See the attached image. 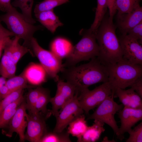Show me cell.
I'll use <instances>...</instances> for the list:
<instances>
[{
  "label": "cell",
  "instance_id": "cell-3",
  "mask_svg": "<svg viewBox=\"0 0 142 142\" xmlns=\"http://www.w3.org/2000/svg\"><path fill=\"white\" fill-rule=\"evenodd\" d=\"M79 33L82 36V38L73 46L65 62L62 64L63 68L75 66L81 61L89 60L99 55V48L96 42V32L82 30Z\"/></svg>",
  "mask_w": 142,
  "mask_h": 142
},
{
  "label": "cell",
  "instance_id": "cell-30",
  "mask_svg": "<svg viewBox=\"0 0 142 142\" xmlns=\"http://www.w3.org/2000/svg\"><path fill=\"white\" fill-rule=\"evenodd\" d=\"M69 134L64 131L60 132L53 131L47 132L42 137L40 142H71Z\"/></svg>",
  "mask_w": 142,
  "mask_h": 142
},
{
  "label": "cell",
  "instance_id": "cell-36",
  "mask_svg": "<svg viewBox=\"0 0 142 142\" xmlns=\"http://www.w3.org/2000/svg\"><path fill=\"white\" fill-rule=\"evenodd\" d=\"M126 34L142 43V22L129 30Z\"/></svg>",
  "mask_w": 142,
  "mask_h": 142
},
{
  "label": "cell",
  "instance_id": "cell-9",
  "mask_svg": "<svg viewBox=\"0 0 142 142\" xmlns=\"http://www.w3.org/2000/svg\"><path fill=\"white\" fill-rule=\"evenodd\" d=\"M79 93L76 91L73 97L60 109L55 116L56 124L53 131L60 132L64 131L69 124L84 111L80 106L78 99Z\"/></svg>",
  "mask_w": 142,
  "mask_h": 142
},
{
  "label": "cell",
  "instance_id": "cell-39",
  "mask_svg": "<svg viewBox=\"0 0 142 142\" xmlns=\"http://www.w3.org/2000/svg\"><path fill=\"white\" fill-rule=\"evenodd\" d=\"M12 40L9 36H0V59L3 50Z\"/></svg>",
  "mask_w": 142,
  "mask_h": 142
},
{
  "label": "cell",
  "instance_id": "cell-5",
  "mask_svg": "<svg viewBox=\"0 0 142 142\" xmlns=\"http://www.w3.org/2000/svg\"><path fill=\"white\" fill-rule=\"evenodd\" d=\"M0 21L6 25L7 28L14 34L24 40L23 45L29 48L32 38L37 31L43 30L44 27L34 25L26 21L22 14L15 7L11 11L0 16Z\"/></svg>",
  "mask_w": 142,
  "mask_h": 142
},
{
  "label": "cell",
  "instance_id": "cell-24",
  "mask_svg": "<svg viewBox=\"0 0 142 142\" xmlns=\"http://www.w3.org/2000/svg\"><path fill=\"white\" fill-rule=\"evenodd\" d=\"M16 65L10 58L3 54L0 63V74L7 79L15 75Z\"/></svg>",
  "mask_w": 142,
  "mask_h": 142
},
{
  "label": "cell",
  "instance_id": "cell-4",
  "mask_svg": "<svg viewBox=\"0 0 142 142\" xmlns=\"http://www.w3.org/2000/svg\"><path fill=\"white\" fill-rule=\"evenodd\" d=\"M108 81L114 89H125L130 87L138 78L142 77V65L132 64L123 60L107 66Z\"/></svg>",
  "mask_w": 142,
  "mask_h": 142
},
{
  "label": "cell",
  "instance_id": "cell-33",
  "mask_svg": "<svg viewBox=\"0 0 142 142\" xmlns=\"http://www.w3.org/2000/svg\"><path fill=\"white\" fill-rule=\"evenodd\" d=\"M68 102L63 96L56 92L55 96L51 98L50 100V102L52 105V109L50 110L51 114L55 117L58 112V110Z\"/></svg>",
  "mask_w": 142,
  "mask_h": 142
},
{
  "label": "cell",
  "instance_id": "cell-41",
  "mask_svg": "<svg viewBox=\"0 0 142 142\" xmlns=\"http://www.w3.org/2000/svg\"><path fill=\"white\" fill-rule=\"evenodd\" d=\"M11 93L8 87L5 84L0 88V101L6 97Z\"/></svg>",
  "mask_w": 142,
  "mask_h": 142
},
{
  "label": "cell",
  "instance_id": "cell-21",
  "mask_svg": "<svg viewBox=\"0 0 142 142\" xmlns=\"http://www.w3.org/2000/svg\"><path fill=\"white\" fill-rule=\"evenodd\" d=\"M25 100L23 95L8 105L0 114V128L7 127L18 106Z\"/></svg>",
  "mask_w": 142,
  "mask_h": 142
},
{
  "label": "cell",
  "instance_id": "cell-26",
  "mask_svg": "<svg viewBox=\"0 0 142 142\" xmlns=\"http://www.w3.org/2000/svg\"><path fill=\"white\" fill-rule=\"evenodd\" d=\"M141 0H115L114 8L118 16L129 13L139 6Z\"/></svg>",
  "mask_w": 142,
  "mask_h": 142
},
{
  "label": "cell",
  "instance_id": "cell-7",
  "mask_svg": "<svg viewBox=\"0 0 142 142\" xmlns=\"http://www.w3.org/2000/svg\"><path fill=\"white\" fill-rule=\"evenodd\" d=\"M114 89L108 81L103 83L92 90L88 88L79 92L78 99L79 104L86 114L98 106L112 93Z\"/></svg>",
  "mask_w": 142,
  "mask_h": 142
},
{
  "label": "cell",
  "instance_id": "cell-42",
  "mask_svg": "<svg viewBox=\"0 0 142 142\" xmlns=\"http://www.w3.org/2000/svg\"><path fill=\"white\" fill-rule=\"evenodd\" d=\"M1 22L0 21V36H14V34L12 32L3 26Z\"/></svg>",
  "mask_w": 142,
  "mask_h": 142
},
{
  "label": "cell",
  "instance_id": "cell-31",
  "mask_svg": "<svg viewBox=\"0 0 142 142\" xmlns=\"http://www.w3.org/2000/svg\"><path fill=\"white\" fill-rule=\"evenodd\" d=\"M69 1V0H44L36 5L34 13L54 9L55 7L67 3Z\"/></svg>",
  "mask_w": 142,
  "mask_h": 142
},
{
  "label": "cell",
  "instance_id": "cell-23",
  "mask_svg": "<svg viewBox=\"0 0 142 142\" xmlns=\"http://www.w3.org/2000/svg\"><path fill=\"white\" fill-rule=\"evenodd\" d=\"M108 8L107 0H97L94 21L89 29L87 30L91 32H96L104 18Z\"/></svg>",
  "mask_w": 142,
  "mask_h": 142
},
{
  "label": "cell",
  "instance_id": "cell-16",
  "mask_svg": "<svg viewBox=\"0 0 142 142\" xmlns=\"http://www.w3.org/2000/svg\"><path fill=\"white\" fill-rule=\"evenodd\" d=\"M35 16L42 26L52 33H54L58 27L63 25L54 12L53 9L39 12L35 14Z\"/></svg>",
  "mask_w": 142,
  "mask_h": 142
},
{
  "label": "cell",
  "instance_id": "cell-14",
  "mask_svg": "<svg viewBox=\"0 0 142 142\" xmlns=\"http://www.w3.org/2000/svg\"><path fill=\"white\" fill-rule=\"evenodd\" d=\"M119 27L123 34L142 22V7L140 6L130 12L118 16Z\"/></svg>",
  "mask_w": 142,
  "mask_h": 142
},
{
  "label": "cell",
  "instance_id": "cell-27",
  "mask_svg": "<svg viewBox=\"0 0 142 142\" xmlns=\"http://www.w3.org/2000/svg\"><path fill=\"white\" fill-rule=\"evenodd\" d=\"M20 38L15 36L13 39V48L11 59L17 64L19 60L26 54L29 52L32 54L30 48L24 45H21L19 43Z\"/></svg>",
  "mask_w": 142,
  "mask_h": 142
},
{
  "label": "cell",
  "instance_id": "cell-8",
  "mask_svg": "<svg viewBox=\"0 0 142 142\" xmlns=\"http://www.w3.org/2000/svg\"><path fill=\"white\" fill-rule=\"evenodd\" d=\"M114 89L112 94L97 106L93 113L88 116L87 119L97 120L108 125L117 136L119 128L114 116L117 112L123 108V105L118 104L114 101Z\"/></svg>",
  "mask_w": 142,
  "mask_h": 142
},
{
  "label": "cell",
  "instance_id": "cell-6",
  "mask_svg": "<svg viewBox=\"0 0 142 142\" xmlns=\"http://www.w3.org/2000/svg\"><path fill=\"white\" fill-rule=\"evenodd\" d=\"M29 48L32 54L38 58L47 75L57 82L59 78L58 74L63 68L62 60L50 51L41 47L37 39L33 37L31 40Z\"/></svg>",
  "mask_w": 142,
  "mask_h": 142
},
{
  "label": "cell",
  "instance_id": "cell-35",
  "mask_svg": "<svg viewBox=\"0 0 142 142\" xmlns=\"http://www.w3.org/2000/svg\"><path fill=\"white\" fill-rule=\"evenodd\" d=\"M129 137L126 141V142H142V122H141L133 129L128 133Z\"/></svg>",
  "mask_w": 142,
  "mask_h": 142
},
{
  "label": "cell",
  "instance_id": "cell-34",
  "mask_svg": "<svg viewBox=\"0 0 142 142\" xmlns=\"http://www.w3.org/2000/svg\"><path fill=\"white\" fill-rule=\"evenodd\" d=\"M23 89H20L11 92L0 101V114L9 104L23 95Z\"/></svg>",
  "mask_w": 142,
  "mask_h": 142
},
{
  "label": "cell",
  "instance_id": "cell-28",
  "mask_svg": "<svg viewBox=\"0 0 142 142\" xmlns=\"http://www.w3.org/2000/svg\"><path fill=\"white\" fill-rule=\"evenodd\" d=\"M41 87L30 89L26 96L25 101L27 110L28 113H37L36 111L35 106L38 98L43 89Z\"/></svg>",
  "mask_w": 142,
  "mask_h": 142
},
{
  "label": "cell",
  "instance_id": "cell-18",
  "mask_svg": "<svg viewBox=\"0 0 142 142\" xmlns=\"http://www.w3.org/2000/svg\"><path fill=\"white\" fill-rule=\"evenodd\" d=\"M24 73L28 81L37 84L45 81L47 75L40 64L35 63L29 65Z\"/></svg>",
  "mask_w": 142,
  "mask_h": 142
},
{
  "label": "cell",
  "instance_id": "cell-43",
  "mask_svg": "<svg viewBox=\"0 0 142 142\" xmlns=\"http://www.w3.org/2000/svg\"><path fill=\"white\" fill-rule=\"evenodd\" d=\"M7 79L1 76L0 77V88L5 84Z\"/></svg>",
  "mask_w": 142,
  "mask_h": 142
},
{
  "label": "cell",
  "instance_id": "cell-38",
  "mask_svg": "<svg viewBox=\"0 0 142 142\" xmlns=\"http://www.w3.org/2000/svg\"><path fill=\"white\" fill-rule=\"evenodd\" d=\"M11 0H0V10L6 12L11 11L14 7L12 5Z\"/></svg>",
  "mask_w": 142,
  "mask_h": 142
},
{
  "label": "cell",
  "instance_id": "cell-37",
  "mask_svg": "<svg viewBox=\"0 0 142 142\" xmlns=\"http://www.w3.org/2000/svg\"><path fill=\"white\" fill-rule=\"evenodd\" d=\"M130 87L142 98V77L137 79Z\"/></svg>",
  "mask_w": 142,
  "mask_h": 142
},
{
  "label": "cell",
  "instance_id": "cell-13",
  "mask_svg": "<svg viewBox=\"0 0 142 142\" xmlns=\"http://www.w3.org/2000/svg\"><path fill=\"white\" fill-rule=\"evenodd\" d=\"M118 115L121 125L117 136L122 140L124 138V134L128 133L136 124L142 120V109L124 106L119 111Z\"/></svg>",
  "mask_w": 142,
  "mask_h": 142
},
{
  "label": "cell",
  "instance_id": "cell-11",
  "mask_svg": "<svg viewBox=\"0 0 142 142\" xmlns=\"http://www.w3.org/2000/svg\"><path fill=\"white\" fill-rule=\"evenodd\" d=\"M123 60L142 65V47L136 39L128 35L123 34L119 39Z\"/></svg>",
  "mask_w": 142,
  "mask_h": 142
},
{
  "label": "cell",
  "instance_id": "cell-29",
  "mask_svg": "<svg viewBox=\"0 0 142 142\" xmlns=\"http://www.w3.org/2000/svg\"><path fill=\"white\" fill-rule=\"evenodd\" d=\"M56 92L63 96L69 101L74 97L76 89L75 87L70 83L64 82L59 78L57 82Z\"/></svg>",
  "mask_w": 142,
  "mask_h": 142
},
{
  "label": "cell",
  "instance_id": "cell-32",
  "mask_svg": "<svg viewBox=\"0 0 142 142\" xmlns=\"http://www.w3.org/2000/svg\"><path fill=\"white\" fill-rule=\"evenodd\" d=\"M49 92L43 89L39 96L35 106L36 113L41 112L44 115L46 114L48 116L49 114L47 113L48 111L47 106L48 103L50 102L51 98Z\"/></svg>",
  "mask_w": 142,
  "mask_h": 142
},
{
  "label": "cell",
  "instance_id": "cell-19",
  "mask_svg": "<svg viewBox=\"0 0 142 142\" xmlns=\"http://www.w3.org/2000/svg\"><path fill=\"white\" fill-rule=\"evenodd\" d=\"M85 118L83 114L75 118L68 125L67 131L76 137L78 142H81L82 136L88 127Z\"/></svg>",
  "mask_w": 142,
  "mask_h": 142
},
{
  "label": "cell",
  "instance_id": "cell-12",
  "mask_svg": "<svg viewBox=\"0 0 142 142\" xmlns=\"http://www.w3.org/2000/svg\"><path fill=\"white\" fill-rule=\"evenodd\" d=\"M27 110L25 99L19 106L8 124V130L6 134L7 136L11 137L16 132L19 136L20 141H25V131L27 126Z\"/></svg>",
  "mask_w": 142,
  "mask_h": 142
},
{
  "label": "cell",
  "instance_id": "cell-25",
  "mask_svg": "<svg viewBox=\"0 0 142 142\" xmlns=\"http://www.w3.org/2000/svg\"><path fill=\"white\" fill-rule=\"evenodd\" d=\"M28 81L24 72L18 75H15L6 80L5 85L11 92L29 87Z\"/></svg>",
  "mask_w": 142,
  "mask_h": 142
},
{
  "label": "cell",
  "instance_id": "cell-2",
  "mask_svg": "<svg viewBox=\"0 0 142 142\" xmlns=\"http://www.w3.org/2000/svg\"><path fill=\"white\" fill-rule=\"evenodd\" d=\"M96 37L99 48L97 57L103 63L107 66L123 60L121 48L113 20L109 17L104 18L96 32Z\"/></svg>",
  "mask_w": 142,
  "mask_h": 142
},
{
  "label": "cell",
  "instance_id": "cell-1",
  "mask_svg": "<svg viewBox=\"0 0 142 142\" xmlns=\"http://www.w3.org/2000/svg\"><path fill=\"white\" fill-rule=\"evenodd\" d=\"M63 78L75 87L79 92L96 84L108 81L107 67L96 57L87 63L63 68Z\"/></svg>",
  "mask_w": 142,
  "mask_h": 142
},
{
  "label": "cell",
  "instance_id": "cell-17",
  "mask_svg": "<svg viewBox=\"0 0 142 142\" xmlns=\"http://www.w3.org/2000/svg\"><path fill=\"white\" fill-rule=\"evenodd\" d=\"M73 47L69 40L63 38L58 37L52 42L50 49L51 52L62 60L68 55Z\"/></svg>",
  "mask_w": 142,
  "mask_h": 142
},
{
  "label": "cell",
  "instance_id": "cell-40",
  "mask_svg": "<svg viewBox=\"0 0 142 142\" xmlns=\"http://www.w3.org/2000/svg\"><path fill=\"white\" fill-rule=\"evenodd\" d=\"M115 0H107L108 8L109 11V18L113 20V16L116 11L114 8Z\"/></svg>",
  "mask_w": 142,
  "mask_h": 142
},
{
  "label": "cell",
  "instance_id": "cell-15",
  "mask_svg": "<svg viewBox=\"0 0 142 142\" xmlns=\"http://www.w3.org/2000/svg\"><path fill=\"white\" fill-rule=\"evenodd\" d=\"M114 89V97H118L124 106L142 109V98L132 88L127 90L119 88Z\"/></svg>",
  "mask_w": 142,
  "mask_h": 142
},
{
  "label": "cell",
  "instance_id": "cell-22",
  "mask_svg": "<svg viewBox=\"0 0 142 142\" xmlns=\"http://www.w3.org/2000/svg\"><path fill=\"white\" fill-rule=\"evenodd\" d=\"M33 2V0H14L11 3L14 7H18L21 9L22 14L26 21L33 24L36 23L32 15Z\"/></svg>",
  "mask_w": 142,
  "mask_h": 142
},
{
  "label": "cell",
  "instance_id": "cell-20",
  "mask_svg": "<svg viewBox=\"0 0 142 142\" xmlns=\"http://www.w3.org/2000/svg\"><path fill=\"white\" fill-rule=\"evenodd\" d=\"M94 122L92 125L88 126L82 136L81 142H95L105 131L104 123L97 120H94Z\"/></svg>",
  "mask_w": 142,
  "mask_h": 142
},
{
  "label": "cell",
  "instance_id": "cell-10",
  "mask_svg": "<svg viewBox=\"0 0 142 142\" xmlns=\"http://www.w3.org/2000/svg\"><path fill=\"white\" fill-rule=\"evenodd\" d=\"M44 115L41 112L27 114V130L25 140L31 142H40L48 132Z\"/></svg>",
  "mask_w": 142,
  "mask_h": 142
}]
</instances>
